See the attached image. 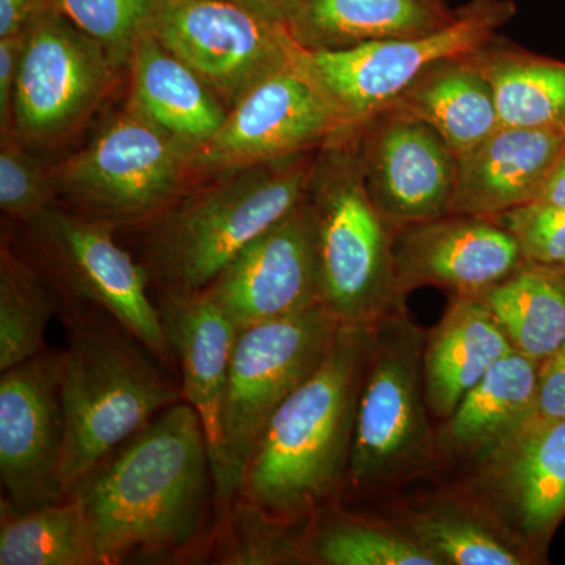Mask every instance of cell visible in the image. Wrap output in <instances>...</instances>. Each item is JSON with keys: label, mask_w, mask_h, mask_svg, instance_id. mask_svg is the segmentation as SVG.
I'll use <instances>...</instances> for the list:
<instances>
[{"label": "cell", "mask_w": 565, "mask_h": 565, "mask_svg": "<svg viewBox=\"0 0 565 565\" xmlns=\"http://www.w3.org/2000/svg\"><path fill=\"white\" fill-rule=\"evenodd\" d=\"M559 419H565V344L546 359L539 370L534 412L526 424Z\"/></svg>", "instance_id": "cell-35"}, {"label": "cell", "mask_w": 565, "mask_h": 565, "mask_svg": "<svg viewBox=\"0 0 565 565\" xmlns=\"http://www.w3.org/2000/svg\"><path fill=\"white\" fill-rule=\"evenodd\" d=\"M371 344L370 330L340 326L319 366L270 416L241 486L253 511L307 514L340 484Z\"/></svg>", "instance_id": "cell-2"}, {"label": "cell", "mask_w": 565, "mask_h": 565, "mask_svg": "<svg viewBox=\"0 0 565 565\" xmlns=\"http://www.w3.org/2000/svg\"><path fill=\"white\" fill-rule=\"evenodd\" d=\"M534 203L552 204V206L565 207V147L546 180L541 195Z\"/></svg>", "instance_id": "cell-39"}, {"label": "cell", "mask_w": 565, "mask_h": 565, "mask_svg": "<svg viewBox=\"0 0 565 565\" xmlns=\"http://www.w3.org/2000/svg\"><path fill=\"white\" fill-rule=\"evenodd\" d=\"M228 2L236 3L243 9L266 18V20L278 22V24L288 28L303 0H228Z\"/></svg>", "instance_id": "cell-38"}, {"label": "cell", "mask_w": 565, "mask_h": 565, "mask_svg": "<svg viewBox=\"0 0 565 565\" xmlns=\"http://www.w3.org/2000/svg\"><path fill=\"white\" fill-rule=\"evenodd\" d=\"M158 308L167 341L181 364L182 399L202 419L214 471L221 457L223 405L239 330L206 291H163Z\"/></svg>", "instance_id": "cell-18"}, {"label": "cell", "mask_w": 565, "mask_h": 565, "mask_svg": "<svg viewBox=\"0 0 565 565\" xmlns=\"http://www.w3.org/2000/svg\"><path fill=\"white\" fill-rule=\"evenodd\" d=\"M503 504L527 533H542L565 512V419L531 423L494 446Z\"/></svg>", "instance_id": "cell-24"}, {"label": "cell", "mask_w": 565, "mask_h": 565, "mask_svg": "<svg viewBox=\"0 0 565 565\" xmlns=\"http://www.w3.org/2000/svg\"><path fill=\"white\" fill-rule=\"evenodd\" d=\"M393 255L403 291L437 285L467 297L481 296L525 263L515 237L500 223L457 214L401 228Z\"/></svg>", "instance_id": "cell-17"}, {"label": "cell", "mask_w": 565, "mask_h": 565, "mask_svg": "<svg viewBox=\"0 0 565 565\" xmlns=\"http://www.w3.org/2000/svg\"><path fill=\"white\" fill-rule=\"evenodd\" d=\"M419 544L445 563L457 565H519L522 557L492 533L463 516L433 514L416 522Z\"/></svg>", "instance_id": "cell-32"}, {"label": "cell", "mask_w": 565, "mask_h": 565, "mask_svg": "<svg viewBox=\"0 0 565 565\" xmlns=\"http://www.w3.org/2000/svg\"><path fill=\"white\" fill-rule=\"evenodd\" d=\"M305 207L323 307L341 326L367 329L403 288L394 266L393 228L364 184L356 129L319 150Z\"/></svg>", "instance_id": "cell-4"}, {"label": "cell", "mask_w": 565, "mask_h": 565, "mask_svg": "<svg viewBox=\"0 0 565 565\" xmlns=\"http://www.w3.org/2000/svg\"><path fill=\"white\" fill-rule=\"evenodd\" d=\"M98 565L95 539L74 497L14 512L2 504L0 565Z\"/></svg>", "instance_id": "cell-28"}, {"label": "cell", "mask_w": 565, "mask_h": 565, "mask_svg": "<svg viewBox=\"0 0 565 565\" xmlns=\"http://www.w3.org/2000/svg\"><path fill=\"white\" fill-rule=\"evenodd\" d=\"M18 141L7 137L0 151V207L10 217L33 223L50 211L55 185L39 159Z\"/></svg>", "instance_id": "cell-33"}, {"label": "cell", "mask_w": 565, "mask_h": 565, "mask_svg": "<svg viewBox=\"0 0 565 565\" xmlns=\"http://www.w3.org/2000/svg\"><path fill=\"white\" fill-rule=\"evenodd\" d=\"M31 225L50 245L77 296L120 323L162 362L173 359L159 308L148 296L147 277L114 239L110 222L50 210Z\"/></svg>", "instance_id": "cell-15"}, {"label": "cell", "mask_w": 565, "mask_h": 565, "mask_svg": "<svg viewBox=\"0 0 565 565\" xmlns=\"http://www.w3.org/2000/svg\"><path fill=\"white\" fill-rule=\"evenodd\" d=\"M343 132L332 104L297 61L234 104L218 132L191 156V170L232 173L281 161L321 150Z\"/></svg>", "instance_id": "cell-11"}, {"label": "cell", "mask_w": 565, "mask_h": 565, "mask_svg": "<svg viewBox=\"0 0 565 565\" xmlns=\"http://www.w3.org/2000/svg\"><path fill=\"white\" fill-rule=\"evenodd\" d=\"M492 218L515 237L526 263L565 267V207L530 203Z\"/></svg>", "instance_id": "cell-34"}, {"label": "cell", "mask_w": 565, "mask_h": 565, "mask_svg": "<svg viewBox=\"0 0 565 565\" xmlns=\"http://www.w3.org/2000/svg\"><path fill=\"white\" fill-rule=\"evenodd\" d=\"M539 363L515 349L493 364L449 416L446 437L457 448L497 446L533 416Z\"/></svg>", "instance_id": "cell-27"}, {"label": "cell", "mask_w": 565, "mask_h": 565, "mask_svg": "<svg viewBox=\"0 0 565 565\" xmlns=\"http://www.w3.org/2000/svg\"><path fill=\"white\" fill-rule=\"evenodd\" d=\"M311 555L327 565H440L430 550L381 527L338 522L323 527L311 544Z\"/></svg>", "instance_id": "cell-31"}, {"label": "cell", "mask_w": 565, "mask_h": 565, "mask_svg": "<svg viewBox=\"0 0 565 565\" xmlns=\"http://www.w3.org/2000/svg\"><path fill=\"white\" fill-rule=\"evenodd\" d=\"M58 299L28 264L3 250L0 266V373L43 351Z\"/></svg>", "instance_id": "cell-29"}, {"label": "cell", "mask_w": 565, "mask_h": 565, "mask_svg": "<svg viewBox=\"0 0 565 565\" xmlns=\"http://www.w3.org/2000/svg\"><path fill=\"white\" fill-rule=\"evenodd\" d=\"M24 32L21 35L0 39V126L3 134L11 131L14 92L20 74Z\"/></svg>", "instance_id": "cell-36"}, {"label": "cell", "mask_w": 565, "mask_h": 565, "mask_svg": "<svg viewBox=\"0 0 565 565\" xmlns=\"http://www.w3.org/2000/svg\"><path fill=\"white\" fill-rule=\"evenodd\" d=\"M478 299L516 352L544 363L565 344V280L553 267L523 263Z\"/></svg>", "instance_id": "cell-26"}, {"label": "cell", "mask_w": 565, "mask_h": 565, "mask_svg": "<svg viewBox=\"0 0 565 565\" xmlns=\"http://www.w3.org/2000/svg\"><path fill=\"white\" fill-rule=\"evenodd\" d=\"M512 351L489 308L478 297L460 296L424 353L426 396L435 414L441 418L455 414L465 394Z\"/></svg>", "instance_id": "cell-23"}, {"label": "cell", "mask_w": 565, "mask_h": 565, "mask_svg": "<svg viewBox=\"0 0 565 565\" xmlns=\"http://www.w3.org/2000/svg\"><path fill=\"white\" fill-rule=\"evenodd\" d=\"M385 110L426 122L456 158L475 150L501 126L492 87L473 55L438 63Z\"/></svg>", "instance_id": "cell-22"}, {"label": "cell", "mask_w": 565, "mask_h": 565, "mask_svg": "<svg viewBox=\"0 0 565 565\" xmlns=\"http://www.w3.org/2000/svg\"><path fill=\"white\" fill-rule=\"evenodd\" d=\"M356 145L367 193L393 230L449 215L457 158L430 126L384 110L356 128Z\"/></svg>", "instance_id": "cell-14"}, {"label": "cell", "mask_w": 565, "mask_h": 565, "mask_svg": "<svg viewBox=\"0 0 565 565\" xmlns=\"http://www.w3.org/2000/svg\"><path fill=\"white\" fill-rule=\"evenodd\" d=\"M163 0H50L82 32L102 44L115 68L129 65L132 52Z\"/></svg>", "instance_id": "cell-30"}, {"label": "cell", "mask_w": 565, "mask_h": 565, "mask_svg": "<svg viewBox=\"0 0 565 565\" xmlns=\"http://www.w3.org/2000/svg\"><path fill=\"white\" fill-rule=\"evenodd\" d=\"M341 323L323 305L241 330L230 366L221 457L212 471L217 519L241 492L270 416L322 362Z\"/></svg>", "instance_id": "cell-6"}, {"label": "cell", "mask_w": 565, "mask_h": 565, "mask_svg": "<svg viewBox=\"0 0 565 565\" xmlns=\"http://www.w3.org/2000/svg\"><path fill=\"white\" fill-rule=\"evenodd\" d=\"M114 70L102 44L47 3L24 31L11 117L14 137L47 141L70 132L95 109Z\"/></svg>", "instance_id": "cell-10"}, {"label": "cell", "mask_w": 565, "mask_h": 565, "mask_svg": "<svg viewBox=\"0 0 565 565\" xmlns=\"http://www.w3.org/2000/svg\"><path fill=\"white\" fill-rule=\"evenodd\" d=\"M151 33L228 110L267 77L297 65L302 51L286 25L228 0H163Z\"/></svg>", "instance_id": "cell-9"}, {"label": "cell", "mask_w": 565, "mask_h": 565, "mask_svg": "<svg viewBox=\"0 0 565 565\" xmlns=\"http://www.w3.org/2000/svg\"><path fill=\"white\" fill-rule=\"evenodd\" d=\"M129 66L132 106L191 154L222 128L228 109L151 31L137 43Z\"/></svg>", "instance_id": "cell-21"}, {"label": "cell", "mask_w": 565, "mask_h": 565, "mask_svg": "<svg viewBox=\"0 0 565 565\" xmlns=\"http://www.w3.org/2000/svg\"><path fill=\"white\" fill-rule=\"evenodd\" d=\"M50 0H0V39L21 35Z\"/></svg>", "instance_id": "cell-37"}, {"label": "cell", "mask_w": 565, "mask_h": 565, "mask_svg": "<svg viewBox=\"0 0 565 565\" xmlns=\"http://www.w3.org/2000/svg\"><path fill=\"white\" fill-rule=\"evenodd\" d=\"M564 147V131L500 126L457 158L449 214L492 218L534 203Z\"/></svg>", "instance_id": "cell-19"}, {"label": "cell", "mask_w": 565, "mask_h": 565, "mask_svg": "<svg viewBox=\"0 0 565 565\" xmlns=\"http://www.w3.org/2000/svg\"><path fill=\"white\" fill-rule=\"evenodd\" d=\"M62 367L63 351L43 349L0 379V479L2 504L11 511H31L66 498Z\"/></svg>", "instance_id": "cell-12"}, {"label": "cell", "mask_w": 565, "mask_h": 565, "mask_svg": "<svg viewBox=\"0 0 565 565\" xmlns=\"http://www.w3.org/2000/svg\"><path fill=\"white\" fill-rule=\"evenodd\" d=\"M456 14L449 0H303L288 29L303 50L341 51L427 35Z\"/></svg>", "instance_id": "cell-20"}, {"label": "cell", "mask_w": 565, "mask_h": 565, "mask_svg": "<svg viewBox=\"0 0 565 565\" xmlns=\"http://www.w3.org/2000/svg\"><path fill=\"white\" fill-rule=\"evenodd\" d=\"M514 0H468L455 21L414 39L377 41L341 51H300L299 65L348 131L392 106L438 63L467 57L492 43L515 17Z\"/></svg>", "instance_id": "cell-7"}, {"label": "cell", "mask_w": 565, "mask_h": 565, "mask_svg": "<svg viewBox=\"0 0 565 565\" xmlns=\"http://www.w3.org/2000/svg\"><path fill=\"white\" fill-rule=\"evenodd\" d=\"M191 156L131 104L62 167L54 185L102 221H137L177 199Z\"/></svg>", "instance_id": "cell-8"}, {"label": "cell", "mask_w": 565, "mask_h": 565, "mask_svg": "<svg viewBox=\"0 0 565 565\" xmlns=\"http://www.w3.org/2000/svg\"><path fill=\"white\" fill-rule=\"evenodd\" d=\"M214 490L202 419L177 403L96 465L71 490L95 539L98 564L185 548L199 537Z\"/></svg>", "instance_id": "cell-1"}, {"label": "cell", "mask_w": 565, "mask_h": 565, "mask_svg": "<svg viewBox=\"0 0 565 565\" xmlns=\"http://www.w3.org/2000/svg\"><path fill=\"white\" fill-rule=\"evenodd\" d=\"M203 291L239 332L322 305L305 200L288 217L248 244Z\"/></svg>", "instance_id": "cell-16"}, {"label": "cell", "mask_w": 565, "mask_h": 565, "mask_svg": "<svg viewBox=\"0 0 565 565\" xmlns=\"http://www.w3.org/2000/svg\"><path fill=\"white\" fill-rule=\"evenodd\" d=\"M313 152L232 172L167 211L151 236V266L166 291H203L241 252L303 203Z\"/></svg>", "instance_id": "cell-5"}, {"label": "cell", "mask_w": 565, "mask_h": 565, "mask_svg": "<svg viewBox=\"0 0 565 565\" xmlns=\"http://www.w3.org/2000/svg\"><path fill=\"white\" fill-rule=\"evenodd\" d=\"M473 58L492 87L501 126L565 132V63L535 57L498 36Z\"/></svg>", "instance_id": "cell-25"}, {"label": "cell", "mask_w": 565, "mask_h": 565, "mask_svg": "<svg viewBox=\"0 0 565 565\" xmlns=\"http://www.w3.org/2000/svg\"><path fill=\"white\" fill-rule=\"evenodd\" d=\"M106 316L102 311L68 319L70 343L62 367L65 497L182 396L172 379L145 355L143 345L134 344L139 341Z\"/></svg>", "instance_id": "cell-3"}, {"label": "cell", "mask_w": 565, "mask_h": 565, "mask_svg": "<svg viewBox=\"0 0 565 565\" xmlns=\"http://www.w3.org/2000/svg\"><path fill=\"white\" fill-rule=\"evenodd\" d=\"M418 343L396 332L371 344L356 404L349 476L373 486L422 463L429 448L419 385Z\"/></svg>", "instance_id": "cell-13"}]
</instances>
